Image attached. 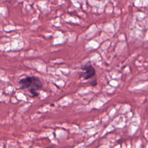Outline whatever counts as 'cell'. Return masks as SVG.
<instances>
[{
    "instance_id": "6da1fadb",
    "label": "cell",
    "mask_w": 148,
    "mask_h": 148,
    "mask_svg": "<svg viewBox=\"0 0 148 148\" xmlns=\"http://www.w3.org/2000/svg\"><path fill=\"white\" fill-rule=\"evenodd\" d=\"M20 88L28 90L32 97L38 96L39 91L42 87L40 80L36 76H27L20 79L18 82Z\"/></svg>"
},
{
    "instance_id": "7a4b0ae2",
    "label": "cell",
    "mask_w": 148,
    "mask_h": 148,
    "mask_svg": "<svg viewBox=\"0 0 148 148\" xmlns=\"http://www.w3.org/2000/svg\"><path fill=\"white\" fill-rule=\"evenodd\" d=\"M81 69L82 71L79 74V77H82L84 80H88L95 76V71L90 62H86Z\"/></svg>"
}]
</instances>
